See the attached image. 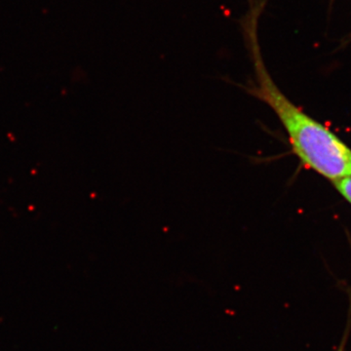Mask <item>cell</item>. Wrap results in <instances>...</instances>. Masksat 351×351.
I'll return each instance as SVG.
<instances>
[{"mask_svg": "<svg viewBox=\"0 0 351 351\" xmlns=\"http://www.w3.org/2000/svg\"><path fill=\"white\" fill-rule=\"evenodd\" d=\"M335 186L343 197L351 204V175L334 182Z\"/></svg>", "mask_w": 351, "mask_h": 351, "instance_id": "7a4b0ae2", "label": "cell"}, {"mask_svg": "<svg viewBox=\"0 0 351 351\" xmlns=\"http://www.w3.org/2000/svg\"><path fill=\"white\" fill-rule=\"evenodd\" d=\"M350 319H348V326H346L345 335H343V339H341V345L339 346L338 350H337V351H345L346 350V341H348V332H350Z\"/></svg>", "mask_w": 351, "mask_h": 351, "instance_id": "3957f363", "label": "cell"}, {"mask_svg": "<svg viewBox=\"0 0 351 351\" xmlns=\"http://www.w3.org/2000/svg\"><path fill=\"white\" fill-rule=\"evenodd\" d=\"M267 1L248 0V11L240 21L255 73V80L242 88L274 110L287 132L292 151L306 167L332 182L338 181L350 175L351 149L326 126L289 100L272 80L263 63L258 23Z\"/></svg>", "mask_w": 351, "mask_h": 351, "instance_id": "6da1fadb", "label": "cell"}, {"mask_svg": "<svg viewBox=\"0 0 351 351\" xmlns=\"http://www.w3.org/2000/svg\"><path fill=\"white\" fill-rule=\"evenodd\" d=\"M350 175H351V166H350Z\"/></svg>", "mask_w": 351, "mask_h": 351, "instance_id": "277c9868", "label": "cell"}]
</instances>
